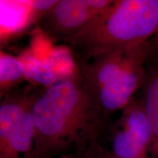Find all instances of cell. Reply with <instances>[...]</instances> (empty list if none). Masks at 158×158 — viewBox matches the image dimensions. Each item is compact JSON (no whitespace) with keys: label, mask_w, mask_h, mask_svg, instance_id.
<instances>
[{"label":"cell","mask_w":158,"mask_h":158,"mask_svg":"<svg viewBox=\"0 0 158 158\" xmlns=\"http://www.w3.org/2000/svg\"><path fill=\"white\" fill-rule=\"evenodd\" d=\"M158 30V0H115L64 42L76 64L97 55L148 43Z\"/></svg>","instance_id":"cell-2"},{"label":"cell","mask_w":158,"mask_h":158,"mask_svg":"<svg viewBox=\"0 0 158 158\" xmlns=\"http://www.w3.org/2000/svg\"><path fill=\"white\" fill-rule=\"evenodd\" d=\"M39 92L30 86H19L1 97L0 158H32L35 130L31 109Z\"/></svg>","instance_id":"cell-4"},{"label":"cell","mask_w":158,"mask_h":158,"mask_svg":"<svg viewBox=\"0 0 158 158\" xmlns=\"http://www.w3.org/2000/svg\"><path fill=\"white\" fill-rule=\"evenodd\" d=\"M141 90V98L139 100L151 128L155 157L158 158V47L151 43Z\"/></svg>","instance_id":"cell-7"},{"label":"cell","mask_w":158,"mask_h":158,"mask_svg":"<svg viewBox=\"0 0 158 158\" xmlns=\"http://www.w3.org/2000/svg\"><path fill=\"white\" fill-rule=\"evenodd\" d=\"M150 43L97 55L76 64L83 86L106 122L141 89Z\"/></svg>","instance_id":"cell-3"},{"label":"cell","mask_w":158,"mask_h":158,"mask_svg":"<svg viewBox=\"0 0 158 158\" xmlns=\"http://www.w3.org/2000/svg\"><path fill=\"white\" fill-rule=\"evenodd\" d=\"M32 158L80 156L100 139L106 122L76 71L40 91L31 109Z\"/></svg>","instance_id":"cell-1"},{"label":"cell","mask_w":158,"mask_h":158,"mask_svg":"<svg viewBox=\"0 0 158 158\" xmlns=\"http://www.w3.org/2000/svg\"><path fill=\"white\" fill-rule=\"evenodd\" d=\"M106 122L98 142L114 158H156L152 133L139 100Z\"/></svg>","instance_id":"cell-5"},{"label":"cell","mask_w":158,"mask_h":158,"mask_svg":"<svg viewBox=\"0 0 158 158\" xmlns=\"http://www.w3.org/2000/svg\"><path fill=\"white\" fill-rule=\"evenodd\" d=\"M150 43H151L153 45H155V46L158 47V30L155 36L153 37V38L150 40Z\"/></svg>","instance_id":"cell-11"},{"label":"cell","mask_w":158,"mask_h":158,"mask_svg":"<svg viewBox=\"0 0 158 158\" xmlns=\"http://www.w3.org/2000/svg\"><path fill=\"white\" fill-rule=\"evenodd\" d=\"M26 78V69L21 59L1 51L0 94L1 97L19 87Z\"/></svg>","instance_id":"cell-8"},{"label":"cell","mask_w":158,"mask_h":158,"mask_svg":"<svg viewBox=\"0 0 158 158\" xmlns=\"http://www.w3.org/2000/svg\"><path fill=\"white\" fill-rule=\"evenodd\" d=\"M113 0H58L38 20L44 32L64 43L78 35Z\"/></svg>","instance_id":"cell-6"},{"label":"cell","mask_w":158,"mask_h":158,"mask_svg":"<svg viewBox=\"0 0 158 158\" xmlns=\"http://www.w3.org/2000/svg\"><path fill=\"white\" fill-rule=\"evenodd\" d=\"M58 0H33L29 1V6L33 14L38 20L54 7Z\"/></svg>","instance_id":"cell-9"},{"label":"cell","mask_w":158,"mask_h":158,"mask_svg":"<svg viewBox=\"0 0 158 158\" xmlns=\"http://www.w3.org/2000/svg\"><path fill=\"white\" fill-rule=\"evenodd\" d=\"M74 157L75 158H114L98 141L92 144L82 155Z\"/></svg>","instance_id":"cell-10"},{"label":"cell","mask_w":158,"mask_h":158,"mask_svg":"<svg viewBox=\"0 0 158 158\" xmlns=\"http://www.w3.org/2000/svg\"><path fill=\"white\" fill-rule=\"evenodd\" d=\"M58 158H75L73 155H69V156H64V157H61Z\"/></svg>","instance_id":"cell-12"}]
</instances>
